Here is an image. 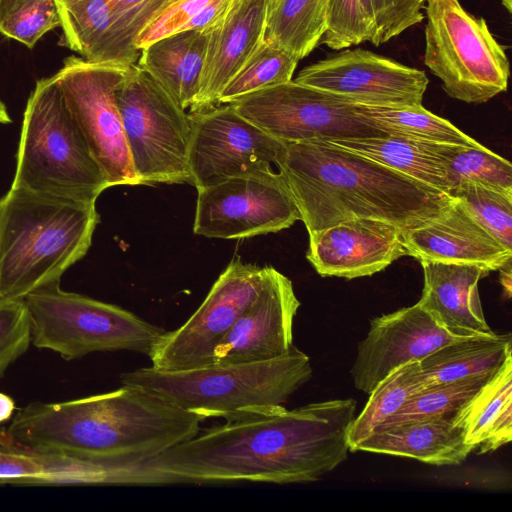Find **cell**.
I'll return each instance as SVG.
<instances>
[{"label": "cell", "mask_w": 512, "mask_h": 512, "mask_svg": "<svg viewBox=\"0 0 512 512\" xmlns=\"http://www.w3.org/2000/svg\"><path fill=\"white\" fill-rule=\"evenodd\" d=\"M352 398L225 421L153 458L183 483L317 481L347 458Z\"/></svg>", "instance_id": "cell-1"}, {"label": "cell", "mask_w": 512, "mask_h": 512, "mask_svg": "<svg viewBox=\"0 0 512 512\" xmlns=\"http://www.w3.org/2000/svg\"><path fill=\"white\" fill-rule=\"evenodd\" d=\"M203 420L139 387L59 402H31L0 434L41 451L153 458L200 433Z\"/></svg>", "instance_id": "cell-2"}, {"label": "cell", "mask_w": 512, "mask_h": 512, "mask_svg": "<svg viewBox=\"0 0 512 512\" xmlns=\"http://www.w3.org/2000/svg\"><path fill=\"white\" fill-rule=\"evenodd\" d=\"M274 164L308 233L353 218H376L409 229L455 200L328 141L282 142Z\"/></svg>", "instance_id": "cell-3"}, {"label": "cell", "mask_w": 512, "mask_h": 512, "mask_svg": "<svg viewBox=\"0 0 512 512\" xmlns=\"http://www.w3.org/2000/svg\"><path fill=\"white\" fill-rule=\"evenodd\" d=\"M95 204L10 188L0 199V299L60 283L91 245Z\"/></svg>", "instance_id": "cell-4"}, {"label": "cell", "mask_w": 512, "mask_h": 512, "mask_svg": "<svg viewBox=\"0 0 512 512\" xmlns=\"http://www.w3.org/2000/svg\"><path fill=\"white\" fill-rule=\"evenodd\" d=\"M311 376L309 357L293 345L284 355L266 361L178 371L139 368L123 373L120 381L147 390L202 420L229 421L282 405Z\"/></svg>", "instance_id": "cell-5"}, {"label": "cell", "mask_w": 512, "mask_h": 512, "mask_svg": "<svg viewBox=\"0 0 512 512\" xmlns=\"http://www.w3.org/2000/svg\"><path fill=\"white\" fill-rule=\"evenodd\" d=\"M107 188L55 75L39 79L24 111L11 189L96 202Z\"/></svg>", "instance_id": "cell-6"}, {"label": "cell", "mask_w": 512, "mask_h": 512, "mask_svg": "<svg viewBox=\"0 0 512 512\" xmlns=\"http://www.w3.org/2000/svg\"><path fill=\"white\" fill-rule=\"evenodd\" d=\"M24 302L31 343L66 360L116 350L149 356L166 332L117 305L63 291L59 283L28 294Z\"/></svg>", "instance_id": "cell-7"}, {"label": "cell", "mask_w": 512, "mask_h": 512, "mask_svg": "<svg viewBox=\"0 0 512 512\" xmlns=\"http://www.w3.org/2000/svg\"><path fill=\"white\" fill-rule=\"evenodd\" d=\"M424 64L448 96L481 104L505 92L510 74L505 47L482 17L458 0H426Z\"/></svg>", "instance_id": "cell-8"}, {"label": "cell", "mask_w": 512, "mask_h": 512, "mask_svg": "<svg viewBox=\"0 0 512 512\" xmlns=\"http://www.w3.org/2000/svg\"><path fill=\"white\" fill-rule=\"evenodd\" d=\"M132 165L140 185L192 183L191 123L182 109L137 63L116 90Z\"/></svg>", "instance_id": "cell-9"}, {"label": "cell", "mask_w": 512, "mask_h": 512, "mask_svg": "<svg viewBox=\"0 0 512 512\" xmlns=\"http://www.w3.org/2000/svg\"><path fill=\"white\" fill-rule=\"evenodd\" d=\"M230 104L235 111L281 142L330 141L384 137L340 95L294 80L273 85Z\"/></svg>", "instance_id": "cell-10"}, {"label": "cell", "mask_w": 512, "mask_h": 512, "mask_svg": "<svg viewBox=\"0 0 512 512\" xmlns=\"http://www.w3.org/2000/svg\"><path fill=\"white\" fill-rule=\"evenodd\" d=\"M130 65L89 62L70 56L54 74L65 103L109 187L140 184L132 165L116 99L117 87Z\"/></svg>", "instance_id": "cell-11"}, {"label": "cell", "mask_w": 512, "mask_h": 512, "mask_svg": "<svg viewBox=\"0 0 512 512\" xmlns=\"http://www.w3.org/2000/svg\"><path fill=\"white\" fill-rule=\"evenodd\" d=\"M267 268L231 260L198 309L156 343L148 356L151 367L178 371L209 365L215 347L258 297Z\"/></svg>", "instance_id": "cell-12"}, {"label": "cell", "mask_w": 512, "mask_h": 512, "mask_svg": "<svg viewBox=\"0 0 512 512\" xmlns=\"http://www.w3.org/2000/svg\"><path fill=\"white\" fill-rule=\"evenodd\" d=\"M197 192L193 232L208 238L275 233L301 219L285 180L273 170L228 178Z\"/></svg>", "instance_id": "cell-13"}, {"label": "cell", "mask_w": 512, "mask_h": 512, "mask_svg": "<svg viewBox=\"0 0 512 512\" xmlns=\"http://www.w3.org/2000/svg\"><path fill=\"white\" fill-rule=\"evenodd\" d=\"M188 115L191 184L197 190L228 178L272 170L282 142L240 116L230 104Z\"/></svg>", "instance_id": "cell-14"}, {"label": "cell", "mask_w": 512, "mask_h": 512, "mask_svg": "<svg viewBox=\"0 0 512 512\" xmlns=\"http://www.w3.org/2000/svg\"><path fill=\"white\" fill-rule=\"evenodd\" d=\"M295 82L371 106L422 105L426 74L364 49H347L302 69Z\"/></svg>", "instance_id": "cell-15"}, {"label": "cell", "mask_w": 512, "mask_h": 512, "mask_svg": "<svg viewBox=\"0 0 512 512\" xmlns=\"http://www.w3.org/2000/svg\"><path fill=\"white\" fill-rule=\"evenodd\" d=\"M468 337L451 334L417 302L374 318L367 336L358 344L351 369L354 385L364 393L395 368L420 361L436 349Z\"/></svg>", "instance_id": "cell-16"}, {"label": "cell", "mask_w": 512, "mask_h": 512, "mask_svg": "<svg viewBox=\"0 0 512 512\" xmlns=\"http://www.w3.org/2000/svg\"><path fill=\"white\" fill-rule=\"evenodd\" d=\"M300 304L291 280L269 266L258 297L215 347L209 365L266 361L287 353Z\"/></svg>", "instance_id": "cell-17"}, {"label": "cell", "mask_w": 512, "mask_h": 512, "mask_svg": "<svg viewBox=\"0 0 512 512\" xmlns=\"http://www.w3.org/2000/svg\"><path fill=\"white\" fill-rule=\"evenodd\" d=\"M403 230L381 219H348L309 233L306 258L321 276H370L407 255Z\"/></svg>", "instance_id": "cell-18"}, {"label": "cell", "mask_w": 512, "mask_h": 512, "mask_svg": "<svg viewBox=\"0 0 512 512\" xmlns=\"http://www.w3.org/2000/svg\"><path fill=\"white\" fill-rule=\"evenodd\" d=\"M407 255L422 261L474 263L490 271L511 260L512 250L501 244L455 200L434 218L403 230Z\"/></svg>", "instance_id": "cell-19"}, {"label": "cell", "mask_w": 512, "mask_h": 512, "mask_svg": "<svg viewBox=\"0 0 512 512\" xmlns=\"http://www.w3.org/2000/svg\"><path fill=\"white\" fill-rule=\"evenodd\" d=\"M268 0H233L211 29L196 99L189 112L217 105L224 86L263 39Z\"/></svg>", "instance_id": "cell-20"}, {"label": "cell", "mask_w": 512, "mask_h": 512, "mask_svg": "<svg viewBox=\"0 0 512 512\" xmlns=\"http://www.w3.org/2000/svg\"><path fill=\"white\" fill-rule=\"evenodd\" d=\"M424 287L418 303L446 331L473 337L493 331L487 324L478 282L491 271L474 263L420 262Z\"/></svg>", "instance_id": "cell-21"}, {"label": "cell", "mask_w": 512, "mask_h": 512, "mask_svg": "<svg viewBox=\"0 0 512 512\" xmlns=\"http://www.w3.org/2000/svg\"><path fill=\"white\" fill-rule=\"evenodd\" d=\"M62 28L59 44L89 62L137 63L140 51L128 40L108 0H57Z\"/></svg>", "instance_id": "cell-22"}, {"label": "cell", "mask_w": 512, "mask_h": 512, "mask_svg": "<svg viewBox=\"0 0 512 512\" xmlns=\"http://www.w3.org/2000/svg\"><path fill=\"white\" fill-rule=\"evenodd\" d=\"M353 451L407 457L432 465H459L473 451L452 415L376 428Z\"/></svg>", "instance_id": "cell-23"}, {"label": "cell", "mask_w": 512, "mask_h": 512, "mask_svg": "<svg viewBox=\"0 0 512 512\" xmlns=\"http://www.w3.org/2000/svg\"><path fill=\"white\" fill-rule=\"evenodd\" d=\"M464 442L478 453L494 451L512 440V357L455 413Z\"/></svg>", "instance_id": "cell-24"}, {"label": "cell", "mask_w": 512, "mask_h": 512, "mask_svg": "<svg viewBox=\"0 0 512 512\" xmlns=\"http://www.w3.org/2000/svg\"><path fill=\"white\" fill-rule=\"evenodd\" d=\"M207 34L185 30L163 37L140 51L137 64L148 71L184 110L199 88Z\"/></svg>", "instance_id": "cell-25"}, {"label": "cell", "mask_w": 512, "mask_h": 512, "mask_svg": "<svg viewBox=\"0 0 512 512\" xmlns=\"http://www.w3.org/2000/svg\"><path fill=\"white\" fill-rule=\"evenodd\" d=\"M511 352V336L495 332L446 344L419 361L424 389L473 377H491Z\"/></svg>", "instance_id": "cell-26"}, {"label": "cell", "mask_w": 512, "mask_h": 512, "mask_svg": "<svg viewBox=\"0 0 512 512\" xmlns=\"http://www.w3.org/2000/svg\"><path fill=\"white\" fill-rule=\"evenodd\" d=\"M449 194L445 163L431 142L399 136L328 141Z\"/></svg>", "instance_id": "cell-27"}, {"label": "cell", "mask_w": 512, "mask_h": 512, "mask_svg": "<svg viewBox=\"0 0 512 512\" xmlns=\"http://www.w3.org/2000/svg\"><path fill=\"white\" fill-rule=\"evenodd\" d=\"M327 0H268L264 37L301 60L325 32Z\"/></svg>", "instance_id": "cell-28"}, {"label": "cell", "mask_w": 512, "mask_h": 512, "mask_svg": "<svg viewBox=\"0 0 512 512\" xmlns=\"http://www.w3.org/2000/svg\"><path fill=\"white\" fill-rule=\"evenodd\" d=\"M356 111L387 135L419 141L478 147L481 144L450 121L416 106H371L356 104Z\"/></svg>", "instance_id": "cell-29"}, {"label": "cell", "mask_w": 512, "mask_h": 512, "mask_svg": "<svg viewBox=\"0 0 512 512\" xmlns=\"http://www.w3.org/2000/svg\"><path fill=\"white\" fill-rule=\"evenodd\" d=\"M424 389L419 361L395 368L369 393L370 397L355 417L348 434L349 450L397 413L410 397Z\"/></svg>", "instance_id": "cell-30"}, {"label": "cell", "mask_w": 512, "mask_h": 512, "mask_svg": "<svg viewBox=\"0 0 512 512\" xmlns=\"http://www.w3.org/2000/svg\"><path fill=\"white\" fill-rule=\"evenodd\" d=\"M431 148L445 163L450 192L462 183H474L512 194L511 163L488 148L434 142Z\"/></svg>", "instance_id": "cell-31"}, {"label": "cell", "mask_w": 512, "mask_h": 512, "mask_svg": "<svg viewBox=\"0 0 512 512\" xmlns=\"http://www.w3.org/2000/svg\"><path fill=\"white\" fill-rule=\"evenodd\" d=\"M298 62L287 50L263 37L224 86L217 105L228 104L255 91L291 81Z\"/></svg>", "instance_id": "cell-32"}, {"label": "cell", "mask_w": 512, "mask_h": 512, "mask_svg": "<svg viewBox=\"0 0 512 512\" xmlns=\"http://www.w3.org/2000/svg\"><path fill=\"white\" fill-rule=\"evenodd\" d=\"M491 377H473L427 387L410 397L381 426L452 415Z\"/></svg>", "instance_id": "cell-33"}, {"label": "cell", "mask_w": 512, "mask_h": 512, "mask_svg": "<svg viewBox=\"0 0 512 512\" xmlns=\"http://www.w3.org/2000/svg\"><path fill=\"white\" fill-rule=\"evenodd\" d=\"M60 24L57 0H0V33L30 49Z\"/></svg>", "instance_id": "cell-34"}, {"label": "cell", "mask_w": 512, "mask_h": 512, "mask_svg": "<svg viewBox=\"0 0 512 512\" xmlns=\"http://www.w3.org/2000/svg\"><path fill=\"white\" fill-rule=\"evenodd\" d=\"M469 213L506 248L512 250V194L474 183L450 192Z\"/></svg>", "instance_id": "cell-35"}, {"label": "cell", "mask_w": 512, "mask_h": 512, "mask_svg": "<svg viewBox=\"0 0 512 512\" xmlns=\"http://www.w3.org/2000/svg\"><path fill=\"white\" fill-rule=\"evenodd\" d=\"M370 25L369 42L379 46L424 19L423 0H361Z\"/></svg>", "instance_id": "cell-36"}, {"label": "cell", "mask_w": 512, "mask_h": 512, "mask_svg": "<svg viewBox=\"0 0 512 512\" xmlns=\"http://www.w3.org/2000/svg\"><path fill=\"white\" fill-rule=\"evenodd\" d=\"M370 37L361 0H327L325 32L320 43L340 50L369 41Z\"/></svg>", "instance_id": "cell-37"}, {"label": "cell", "mask_w": 512, "mask_h": 512, "mask_svg": "<svg viewBox=\"0 0 512 512\" xmlns=\"http://www.w3.org/2000/svg\"><path fill=\"white\" fill-rule=\"evenodd\" d=\"M30 344L31 326L24 299H0V378Z\"/></svg>", "instance_id": "cell-38"}, {"label": "cell", "mask_w": 512, "mask_h": 512, "mask_svg": "<svg viewBox=\"0 0 512 512\" xmlns=\"http://www.w3.org/2000/svg\"><path fill=\"white\" fill-rule=\"evenodd\" d=\"M212 0H170L140 30L134 45L141 51L151 43L184 31L187 24Z\"/></svg>", "instance_id": "cell-39"}, {"label": "cell", "mask_w": 512, "mask_h": 512, "mask_svg": "<svg viewBox=\"0 0 512 512\" xmlns=\"http://www.w3.org/2000/svg\"><path fill=\"white\" fill-rule=\"evenodd\" d=\"M41 461L35 451L0 435V480L40 483Z\"/></svg>", "instance_id": "cell-40"}, {"label": "cell", "mask_w": 512, "mask_h": 512, "mask_svg": "<svg viewBox=\"0 0 512 512\" xmlns=\"http://www.w3.org/2000/svg\"><path fill=\"white\" fill-rule=\"evenodd\" d=\"M169 1L170 0H108L119 14L124 32L133 45L140 30Z\"/></svg>", "instance_id": "cell-41"}, {"label": "cell", "mask_w": 512, "mask_h": 512, "mask_svg": "<svg viewBox=\"0 0 512 512\" xmlns=\"http://www.w3.org/2000/svg\"><path fill=\"white\" fill-rule=\"evenodd\" d=\"M15 409L14 400L10 396L0 392V423L10 419Z\"/></svg>", "instance_id": "cell-42"}, {"label": "cell", "mask_w": 512, "mask_h": 512, "mask_svg": "<svg viewBox=\"0 0 512 512\" xmlns=\"http://www.w3.org/2000/svg\"><path fill=\"white\" fill-rule=\"evenodd\" d=\"M500 281L504 290L510 296L511 292V260L507 261L500 269Z\"/></svg>", "instance_id": "cell-43"}, {"label": "cell", "mask_w": 512, "mask_h": 512, "mask_svg": "<svg viewBox=\"0 0 512 512\" xmlns=\"http://www.w3.org/2000/svg\"><path fill=\"white\" fill-rule=\"evenodd\" d=\"M11 122V118L7 112V108L5 104L0 99V123L7 124Z\"/></svg>", "instance_id": "cell-44"}, {"label": "cell", "mask_w": 512, "mask_h": 512, "mask_svg": "<svg viewBox=\"0 0 512 512\" xmlns=\"http://www.w3.org/2000/svg\"><path fill=\"white\" fill-rule=\"evenodd\" d=\"M501 3L509 13L512 12V0H501Z\"/></svg>", "instance_id": "cell-45"}, {"label": "cell", "mask_w": 512, "mask_h": 512, "mask_svg": "<svg viewBox=\"0 0 512 512\" xmlns=\"http://www.w3.org/2000/svg\"><path fill=\"white\" fill-rule=\"evenodd\" d=\"M423 1L425 2L426 0H423Z\"/></svg>", "instance_id": "cell-46"}]
</instances>
